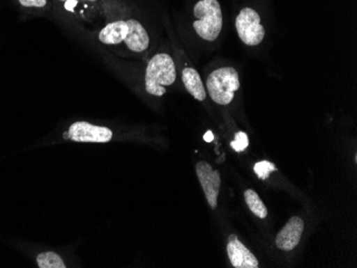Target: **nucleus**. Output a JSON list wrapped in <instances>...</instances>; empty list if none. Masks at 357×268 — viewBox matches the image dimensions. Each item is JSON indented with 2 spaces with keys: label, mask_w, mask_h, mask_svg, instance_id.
Returning a JSON list of instances; mask_svg holds the SVG:
<instances>
[{
  "label": "nucleus",
  "mask_w": 357,
  "mask_h": 268,
  "mask_svg": "<svg viewBox=\"0 0 357 268\" xmlns=\"http://www.w3.org/2000/svg\"><path fill=\"white\" fill-rule=\"evenodd\" d=\"M196 172L208 205L211 209L215 210L218 207V194H220V184H222L220 172L212 169L210 164L206 161H199L196 165Z\"/></svg>",
  "instance_id": "nucleus-6"
},
{
  "label": "nucleus",
  "mask_w": 357,
  "mask_h": 268,
  "mask_svg": "<svg viewBox=\"0 0 357 268\" xmlns=\"http://www.w3.org/2000/svg\"><path fill=\"white\" fill-rule=\"evenodd\" d=\"M176 79V65L172 56L165 53L156 54L146 69V91L154 97H163L166 93V87L172 86Z\"/></svg>",
  "instance_id": "nucleus-1"
},
{
  "label": "nucleus",
  "mask_w": 357,
  "mask_h": 268,
  "mask_svg": "<svg viewBox=\"0 0 357 268\" xmlns=\"http://www.w3.org/2000/svg\"><path fill=\"white\" fill-rule=\"evenodd\" d=\"M38 266L40 268H66L67 264L63 261L62 257L54 251L42 252L37 255Z\"/></svg>",
  "instance_id": "nucleus-14"
},
{
  "label": "nucleus",
  "mask_w": 357,
  "mask_h": 268,
  "mask_svg": "<svg viewBox=\"0 0 357 268\" xmlns=\"http://www.w3.org/2000/svg\"><path fill=\"white\" fill-rule=\"evenodd\" d=\"M60 9L74 17L87 19L94 13L100 0H56Z\"/></svg>",
  "instance_id": "nucleus-11"
},
{
  "label": "nucleus",
  "mask_w": 357,
  "mask_h": 268,
  "mask_svg": "<svg viewBox=\"0 0 357 268\" xmlns=\"http://www.w3.org/2000/svg\"><path fill=\"white\" fill-rule=\"evenodd\" d=\"M227 252L232 266L236 268H258L259 262L248 248L238 241V236L231 234L228 239Z\"/></svg>",
  "instance_id": "nucleus-7"
},
{
  "label": "nucleus",
  "mask_w": 357,
  "mask_h": 268,
  "mask_svg": "<svg viewBox=\"0 0 357 268\" xmlns=\"http://www.w3.org/2000/svg\"><path fill=\"white\" fill-rule=\"evenodd\" d=\"M24 8L31 9H44L47 6L48 0H17Z\"/></svg>",
  "instance_id": "nucleus-17"
},
{
  "label": "nucleus",
  "mask_w": 357,
  "mask_h": 268,
  "mask_svg": "<svg viewBox=\"0 0 357 268\" xmlns=\"http://www.w3.org/2000/svg\"><path fill=\"white\" fill-rule=\"evenodd\" d=\"M206 89L212 101L220 105H228L234 99V93L240 89V78L234 68L215 70L206 79Z\"/></svg>",
  "instance_id": "nucleus-3"
},
{
  "label": "nucleus",
  "mask_w": 357,
  "mask_h": 268,
  "mask_svg": "<svg viewBox=\"0 0 357 268\" xmlns=\"http://www.w3.org/2000/svg\"><path fill=\"white\" fill-rule=\"evenodd\" d=\"M182 81L188 93L197 101H204L206 97V88L199 73L192 68H185L182 72Z\"/></svg>",
  "instance_id": "nucleus-12"
},
{
  "label": "nucleus",
  "mask_w": 357,
  "mask_h": 268,
  "mask_svg": "<svg viewBox=\"0 0 357 268\" xmlns=\"http://www.w3.org/2000/svg\"><path fill=\"white\" fill-rule=\"evenodd\" d=\"M128 33V21L110 22L100 30L98 39L104 45L117 46L123 43Z\"/></svg>",
  "instance_id": "nucleus-10"
},
{
  "label": "nucleus",
  "mask_w": 357,
  "mask_h": 268,
  "mask_svg": "<svg viewBox=\"0 0 357 268\" xmlns=\"http://www.w3.org/2000/svg\"><path fill=\"white\" fill-rule=\"evenodd\" d=\"M254 170L259 179L266 180L270 177L271 172L276 171L278 168L275 167L274 164L270 163V161H262L255 165Z\"/></svg>",
  "instance_id": "nucleus-15"
},
{
  "label": "nucleus",
  "mask_w": 357,
  "mask_h": 268,
  "mask_svg": "<svg viewBox=\"0 0 357 268\" xmlns=\"http://www.w3.org/2000/svg\"><path fill=\"white\" fill-rule=\"evenodd\" d=\"M128 33L123 43L133 53H144L149 49L150 37L147 30L137 19H128Z\"/></svg>",
  "instance_id": "nucleus-9"
},
{
  "label": "nucleus",
  "mask_w": 357,
  "mask_h": 268,
  "mask_svg": "<svg viewBox=\"0 0 357 268\" xmlns=\"http://www.w3.org/2000/svg\"><path fill=\"white\" fill-rule=\"evenodd\" d=\"M236 28L240 39L250 46L261 43L266 36L260 15L252 8H244L238 13L236 19Z\"/></svg>",
  "instance_id": "nucleus-5"
},
{
  "label": "nucleus",
  "mask_w": 357,
  "mask_h": 268,
  "mask_svg": "<svg viewBox=\"0 0 357 268\" xmlns=\"http://www.w3.org/2000/svg\"><path fill=\"white\" fill-rule=\"evenodd\" d=\"M204 140H206V143H212L214 140V135L212 134V132L208 131L206 132V135H204Z\"/></svg>",
  "instance_id": "nucleus-18"
},
{
  "label": "nucleus",
  "mask_w": 357,
  "mask_h": 268,
  "mask_svg": "<svg viewBox=\"0 0 357 268\" xmlns=\"http://www.w3.org/2000/svg\"><path fill=\"white\" fill-rule=\"evenodd\" d=\"M244 199H245L246 204H248V207H250V211H252L257 217L264 219V218L268 216V210H266V207L264 205L262 200L257 195L256 191H252V189H248V191L244 193Z\"/></svg>",
  "instance_id": "nucleus-13"
},
{
  "label": "nucleus",
  "mask_w": 357,
  "mask_h": 268,
  "mask_svg": "<svg viewBox=\"0 0 357 268\" xmlns=\"http://www.w3.org/2000/svg\"><path fill=\"white\" fill-rule=\"evenodd\" d=\"M195 31L206 41H215L222 28V14L218 0H200L194 7Z\"/></svg>",
  "instance_id": "nucleus-2"
},
{
  "label": "nucleus",
  "mask_w": 357,
  "mask_h": 268,
  "mask_svg": "<svg viewBox=\"0 0 357 268\" xmlns=\"http://www.w3.org/2000/svg\"><path fill=\"white\" fill-rule=\"evenodd\" d=\"M236 139L231 143V148L236 152H243L248 149V145H250V140H248V134L244 132H238L234 136Z\"/></svg>",
  "instance_id": "nucleus-16"
},
{
  "label": "nucleus",
  "mask_w": 357,
  "mask_h": 268,
  "mask_svg": "<svg viewBox=\"0 0 357 268\" xmlns=\"http://www.w3.org/2000/svg\"><path fill=\"white\" fill-rule=\"evenodd\" d=\"M303 231H304V221L302 218H291L276 236V246L284 251L294 249L300 243Z\"/></svg>",
  "instance_id": "nucleus-8"
},
{
  "label": "nucleus",
  "mask_w": 357,
  "mask_h": 268,
  "mask_svg": "<svg viewBox=\"0 0 357 268\" xmlns=\"http://www.w3.org/2000/svg\"><path fill=\"white\" fill-rule=\"evenodd\" d=\"M62 137L74 143H106L112 139L114 133L106 126L96 125L87 121H76L69 126Z\"/></svg>",
  "instance_id": "nucleus-4"
}]
</instances>
